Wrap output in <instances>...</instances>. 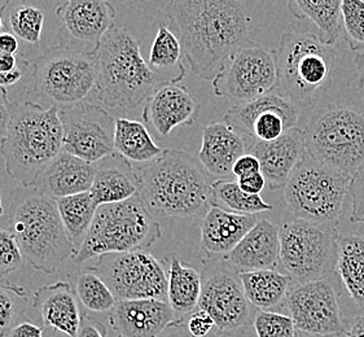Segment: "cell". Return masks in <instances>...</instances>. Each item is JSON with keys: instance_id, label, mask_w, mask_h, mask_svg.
Wrapping results in <instances>:
<instances>
[{"instance_id": "ab89813d", "label": "cell", "mask_w": 364, "mask_h": 337, "mask_svg": "<svg viewBox=\"0 0 364 337\" xmlns=\"http://www.w3.org/2000/svg\"><path fill=\"white\" fill-rule=\"evenodd\" d=\"M253 326L257 337H299L291 316L279 311L257 310Z\"/></svg>"}, {"instance_id": "7bdbcfd3", "label": "cell", "mask_w": 364, "mask_h": 337, "mask_svg": "<svg viewBox=\"0 0 364 337\" xmlns=\"http://www.w3.org/2000/svg\"><path fill=\"white\" fill-rule=\"evenodd\" d=\"M184 322L187 324L191 335L195 337L209 336L217 328L214 319L200 309L190 316H184Z\"/></svg>"}, {"instance_id": "f6af8a7d", "label": "cell", "mask_w": 364, "mask_h": 337, "mask_svg": "<svg viewBox=\"0 0 364 337\" xmlns=\"http://www.w3.org/2000/svg\"><path fill=\"white\" fill-rule=\"evenodd\" d=\"M107 328L102 322L83 314L80 319V328L74 337H107Z\"/></svg>"}, {"instance_id": "836d02e7", "label": "cell", "mask_w": 364, "mask_h": 337, "mask_svg": "<svg viewBox=\"0 0 364 337\" xmlns=\"http://www.w3.org/2000/svg\"><path fill=\"white\" fill-rule=\"evenodd\" d=\"M58 213L66 234L73 244L74 253L85 242L95 218L96 206L90 192L58 200ZM73 253V255H74Z\"/></svg>"}, {"instance_id": "b9f144b4", "label": "cell", "mask_w": 364, "mask_h": 337, "mask_svg": "<svg viewBox=\"0 0 364 337\" xmlns=\"http://www.w3.org/2000/svg\"><path fill=\"white\" fill-rule=\"evenodd\" d=\"M349 193L353 198L350 220L353 223L364 225V165L351 176Z\"/></svg>"}, {"instance_id": "f907efd6", "label": "cell", "mask_w": 364, "mask_h": 337, "mask_svg": "<svg viewBox=\"0 0 364 337\" xmlns=\"http://www.w3.org/2000/svg\"><path fill=\"white\" fill-rule=\"evenodd\" d=\"M18 50H20V43L14 34L8 31L0 33V55L17 56Z\"/></svg>"}, {"instance_id": "8fae6325", "label": "cell", "mask_w": 364, "mask_h": 337, "mask_svg": "<svg viewBox=\"0 0 364 337\" xmlns=\"http://www.w3.org/2000/svg\"><path fill=\"white\" fill-rule=\"evenodd\" d=\"M337 228L293 220L280 228V264L296 283L337 275Z\"/></svg>"}, {"instance_id": "44dd1931", "label": "cell", "mask_w": 364, "mask_h": 337, "mask_svg": "<svg viewBox=\"0 0 364 337\" xmlns=\"http://www.w3.org/2000/svg\"><path fill=\"white\" fill-rule=\"evenodd\" d=\"M176 319L166 301H118L109 311L117 337H159Z\"/></svg>"}, {"instance_id": "74e56055", "label": "cell", "mask_w": 364, "mask_h": 337, "mask_svg": "<svg viewBox=\"0 0 364 337\" xmlns=\"http://www.w3.org/2000/svg\"><path fill=\"white\" fill-rule=\"evenodd\" d=\"M343 31L350 50L364 52V1L362 0H343Z\"/></svg>"}, {"instance_id": "e0dca14e", "label": "cell", "mask_w": 364, "mask_h": 337, "mask_svg": "<svg viewBox=\"0 0 364 337\" xmlns=\"http://www.w3.org/2000/svg\"><path fill=\"white\" fill-rule=\"evenodd\" d=\"M299 110L277 90L248 103L235 104L227 110L223 122L252 141H274L297 126Z\"/></svg>"}, {"instance_id": "30bf717a", "label": "cell", "mask_w": 364, "mask_h": 337, "mask_svg": "<svg viewBox=\"0 0 364 337\" xmlns=\"http://www.w3.org/2000/svg\"><path fill=\"white\" fill-rule=\"evenodd\" d=\"M351 178L305 152L285 186V201L297 220L337 228Z\"/></svg>"}, {"instance_id": "8d00e7d4", "label": "cell", "mask_w": 364, "mask_h": 337, "mask_svg": "<svg viewBox=\"0 0 364 337\" xmlns=\"http://www.w3.org/2000/svg\"><path fill=\"white\" fill-rule=\"evenodd\" d=\"M73 288L77 299L90 311H110L117 304L109 287L96 274L92 267H86L74 274Z\"/></svg>"}, {"instance_id": "db71d44e", "label": "cell", "mask_w": 364, "mask_h": 337, "mask_svg": "<svg viewBox=\"0 0 364 337\" xmlns=\"http://www.w3.org/2000/svg\"><path fill=\"white\" fill-rule=\"evenodd\" d=\"M355 65H357L358 77H359V87L364 91V52L358 53L355 58Z\"/></svg>"}, {"instance_id": "816d5d0a", "label": "cell", "mask_w": 364, "mask_h": 337, "mask_svg": "<svg viewBox=\"0 0 364 337\" xmlns=\"http://www.w3.org/2000/svg\"><path fill=\"white\" fill-rule=\"evenodd\" d=\"M23 63H25V60H22L18 56L0 55V75L14 73Z\"/></svg>"}, {"instance_id": "ac0fdd59", "label": "cell", "mask_w": 364, "mask_h": 337, "mask_svg": "<svg viewBox=\"0 0 364 337\" xmlns=\"http://www.w3.org/2000/svg\"><path fill=\"white\" fill-rule=\"evenodd\" d=\"M200 110V104L186 86L165 82L148 97L143 119L160 138H166L176 127L193 125Z\"/></svg>"}, {"instance_id": "8992f818", "label": "cell", "mask_w": 364, "mask_h": 337, "mask_svg": "<svg viewBox=\"0 0 364 337\" xmlns=\"http://www.w3.org/2000/svg\"><path fill=\"white\" fill-rule=\"evenodd\" d=\"M277 58V91L296 107H313L331 87L337 53L318 36L284 33Z\"/></svg>"}, {"instance_id": "11a10c76", "label": "cell", "mask_w": 364, "mask_h": 337, "mask_svg": "<svg viewBox=\"0 0 364 337\" xmlns=\"http://www.w3.org/2000/svg\"><path fill=\"white\" fill-rule=\"evenodd\" d=\"M3 213H4V208H3V200H1V193H0V218L3 217Z\"/></svg>"}, {"instance_id": "680465c9", "label": "cell", "mask_w": 364, "mask_h": 337, "mask_svg": "<svg viewBox=\"0 0 364 337\" xmlns=\"http://www.w3.org/2000/svg\"><path fill=\"white\" fill-rule=\"evenodd\" d=\"M9 284V282H0V286H7Z\"/></svg>"}, {"instance_id": "7c38bea8", "label": "cell", "mask_w": 364, "mask_h": 337, "mask_svg": "<svg viewBox=\"0 0 364 337\" xmlns=\"http://www.w3.org/2000/svg\"><path fill=\"white\" fill-rule=\"evenodd\" d=\"M214 319L217 330L235 335L247 330L255 310L249 302L240 272L223 257H205L201 270V296L198 308Z\"/></svg>"}, {"instance_id": "cb8c5ba5", "label": "cell", "mask_w": 364, "mask_h": 337, "mask_svg": "<svg viewBox=\"0 0 364 337\" xmlns=\"http://www.w3.org/2000/svg\"><path fill=\"white\" fill-rule=\"evenodd\" d=\"M141 187L140 176L132 162L117 152L95 164V178L91 196L96 206L124 203L138 196Z\"/></svg>"}, {"instance_id": "9c48e42d", "label": "cell", "mask_w": 364, "mask_h": 337, "mask_svg": "<svg viewBox=\"0 0 364 337\" xmlns=\"http://www.w3.org/2000/svg\"><path fill=\"white\" fill-rule=\"evenodd\" d=\"M94 51L60 43L39 55L31 70L33 88L46 103L58 109L88 100L95 91Z\"/></svg>"}, {"instance_id": "9f6ffc18", "label": "cell", "mask_w": 364, "mask_h": 337, "mask_svg": "<svg viewBox=\"0 0 364 337\" xmlns=\"http://www.w3.org/2000/svg\"><path fill=\"white\" fill-rule=\"evenodd\" d=\"M0 337H8V331L0 330Z\"/></svg>"}, {"instance_id": "7402d4cb", "label": "cell", "mask_w": 364, "mask_h": 337, "mask_svg": "<svg viewBox=\"0 0 364 337\" xmlns=\"http://www.w3.org/2000/svg\"><path fill=\"white\" fill-rule=\"evenodd\" d=\"M223 260L239 272L277 270L280 262V228L269 220H258Z\"/></svg>"}, {"instance_id": "3957f363", "label": "cell", "mask_w": 364, "mask_h": 337, "mask_svg": "<svg viewBox=\"0 0 364 337\" xmlns=\"http://www.w3.org/2000/svg\"><path fill=\"white\" fill-rule=\"evenodd\" d=\"M63 151V125L58 107L25 102L12 104L7 134L0 146L8 174L25 188Z\"/></svg>"}, {"instance_id": "d4e9b609", "label": "cell", "mask_w": 364, "mask_h": 337, "mask_svg": "<svg viewBox=\"0 0 364 337\" xmlns=\"http://www.w3.org/2000/svg\"><path fill=\"white\" fill-rule=\"evenodd\" d=\"M78 302L72 284L60 280L38 289L33 297V308L38 310L46 327L74 337L82 319Z\"/></svg>"}, {"instance_id": "bcb514c9", "label": "cell", "mask_w": 364, "mask_h": 337, "mask_svg": "<svg viewBox=\"0 0 364 337\" xmlns=\"http://www.w3.org/2000/svg\"><path fill=\"white\" fill-rule=\"evenodd\" d=\"M159 337H195L192 336L190 333V331L187 328V324L184 322V318L181 319H175L174 322L171 324H168V328L164 331ZM206 337H235L232 335H228L222 331L215 330L211 332L209 336Z\"/></svg>"}, {"instance_id": "603a6c76", "label": "cell", "mask_w": 364, "mask_h": 337, "mask_svg": "<svg viewBox=\"0 0 364 337\" xmlns=\"http://www.w3.org/2000/svg\"><path fill=\"white\" fill-rule=\"evenodd\" d=\"M95 178V165L61 151L34 184V190L55 201L90 192Z\"/></svg>"}, {"instance_id": "484cf974", "label": "cell", "mask_w": 364, "mask_h": 337, "mask_svg": "<svg viewBox=\"0 0 364 337\" xmlns=\"http://www.w3.org/2000/svg\"><path fill=\"white\" fill-rule=\"evenodd\" d=\"M257 222L258 218L255 215L236 214L211 206L201 223V248L205 256H227Z\"/></svg>"}, {"instance_id": "4dcf8cb0", "label": "cell", "mask_w": 364, "mask_h": 337, "mask_svg": "<svg viewBox=\"0 0 364 337\" xmlns=\"http://www.w3.org/2000/svg\"><path fill=\"white\" fill-rule=\"evenodd\" d=\"M337 275L364 313V235L338 237Z\"/></svg>"}, {"instance_id": "f35d334b", "label": "cell", "mask_w": 364, "mask_h": 337, "mask_svg": "<svg viewBox=\"0 0 364 337\" xmlns=\"http://www.w3.org/2000/svg\"><path fill=\"white\" fill-rule=\"evenodd\" d=\"M26 292L20 286L9 283L0 286V330L9 331L23 319Z\"/></svg>"}, {"instance_id": "ffe728a7", "label": "cell", "mask_w": 364, "mask_h": 337, "mask_svg": "<svg viewBox=\"0 0 364 337\" xmlns=\"http://www.w3.org/2000/svg\"><path fill=\"white\" fill-rule=\"evenodd\" d=\"M305 152L304 130L299 126L289 129L274 141H252L247 144V154L258 159L261 171L272 191L285 188Z\"/></svg>"}, {"instance_id": "f1b7e54d", "label": "cell", "mask_w": 364, "mask_h": 337, "mask_svg": "<svg viewBox=\"0 0 364 337\" xmlns=\"http://www.w3.org/2000/svg\"><path fill=\"white\" fill-rule=\"evenodd\" d=\"M245 296L255 310L275 311L285 308L293 279L277 270L240 272Z\"/></svg>"}, {"instance_id": "d6986e66", "label": "cell", "mask_w": 364, "mask_h": 337, "mask_svg": "<svg viewBox=\"0 0 364 337\" xmlns=\"http://www.w3.org/2000/svg\"><path fill=\"white\" fill-rule=\"evenodd\" d=\"M56 15L69 37L92 44L94 51L110 30L116 28L117 11L109 1L69 0L58 6Z\"/></svg>"}, {"instance_id": "d590c367", "label": "cell", "mask_w": 364, "mask_h": 337, "mask_svg": "<svg viewBox=\"0 0 364 337\" xmlns=\"http://www.w3.org/2000/svg\"><path fill=\"white\" fill-rule=\"evenodd\" d=\"M211 206L223 209L226 212L255 215L258 213L272 210V205L266 203L261 196L248 195L241 190L237 181L217 179L211 188Z\"/></svg>"}, {"instance_id": "6f0895ef", "label": "cell", "mask_w": 364, "mask_h": 337, "mask_svg": "<svg viewBox=\"0 0 364 337\" xmlns=\"http://www.w3.org/2000/svg\"><path fill=\"white\" fill-rule=\"evenodd\" d=\"M4 29V23H3V18H1V16H0V33H3L1 30Z\"/></svg>"}, {"instance_id": "52a82bcc", "label": "cell", "mask_w": 364, "mask_h": 337, "mask_svg": "<svg viewBox=\"0 0 364 337\" xmlns=\"http://www.w3.org/2000/svg\"><path fill=\"white\" fill-rule=\"evenodd\" d=\"M161 235L160 223L138 195L124 203L97 206L87 236L72 258L83 264L112 253L146 250Z\"/></svg>"}, {"instance_id": "4fadbf2b", "label": "cell", "mask_w": 364, "mask_h": 337, "mask_svg": "<svg viewBox=\"0 0 364 337\" xmlns=\"http://www.w3.org/2000/svg\"><path fill=\"white\" fill-rule=\"evenodd\" d=\"M92 270L109 287L118 301L160 300L168 302L165 264L146 250H132L99 257Z\"/></svg>"}, {"instance_id": "681fc988", "label": "cell", "mask_w": 364, "mask_h": 337, "mask_svg": "<svg viewBox=\"0 0 364 337\" xmlns=\"http://www.w3.org/2000/svg\"><path fill=\"white\" fill-rule=\"evenodd\" d=\"M8 337H43V330L37 324L23 319L8 331Z\"/></svg>"}, {"instance_id": "9a60e30c", "label": "cell", "mask_w": 364, "mask_h": 337, "mask_svg": "<svg viewBox=\"0 0 364 337\" xmlns=\"http://www.w3.org/2000/svg\"><path fill=\"white\" fill-rule=\"evenodd\" d=\"M341 284L338 275L309 283L293 282L285 308L297 330L313 336L345 335L348 323L340 308Z\"/></svg>"}, {"instance_id": "4316f807", "label": "cell", "mask_w": 364, "mask_h": 337, "mask_svg": "<svg viewBox=\"0 0 364 337\" xmlns=\"http://www.w3.org/2000/svg\"><path fill=\"white\" fill-rule=\"evenodd\" d=\"M245 154V140L226 122H211L205 126L197 159L210 176L227 179L232 174L235 162Z\"/></svg>"}, {"instance_id": "e575fe53", "label": "cell", "mask_w": 364, "mask_h": 337, "mask_svg": "<svg viewBox=\"0 0 364 337\" xmlns=\"http://www.w3.org/2000/svg\"><path fill=\"white\" fill-rule=\"evenodd\" d=\"M4 28L17 39L38 44L43 34V11L25 1H7L0 8Z\"/></svg>"}, {"instance_id": "83f0119b", "label": "cell", "mask_w": 364, "mask_h": 337, "mask_svg": "<svg viewBox=\"0 0 364 337\" xmlns=\"http://www.w3.org/2000/svg\"><path fill=\"white\" fill-rule=\"evenodd\" d=\"M168 264V304L176 319L192 314L198 308L201 296V272L195 267L183 264L175 253L165 257Z\"/></svg>"}, {"instance_id": "7dc6e473", "label": "cell", "mask_w": 364, "mask_h": 337, "mask_svg": "<svg viewBox=\"0 0 364 337\" xmlns=\"http://www.w3.org/2000/svg\"><path fill=\"white\" fill-rule=\"evenodd\" d=\"M237 183L240 186L241 190L244 191L248 195H255L261 196V192L266 188V178L262 174V171L255 173L252 176H244L240 179H236Z\"/></svg>"}, {"instance_id": "6da1fadb", "label": "cell", "mask_w": 364, "mask_h": 337, "mask_svg": "<svg viewBox=\"0 0 364 337\" xmlns=\"http://www.w3.org/2000/svg\"><path fill=\"white\" fill-rule=\"evenodd\" d=\"M166 17L192 72L205 81H214L227 59L250 42L252 17L240 0H173Z\"/></svg>"}, {"instance_id": "5bb4252c", "label": "cell", "mask_w": 364, "mask_h": 337, "mask_svg": "<svg viewBox=\"0 0 364 337\" xmlns=\"http://www.w3.org/2000/svg\"><path fill=\"white\" fill-rule=\"evenodd\" d=\"M211 83L215 95L237 104L267 95L277 90V51L250 41L227 59Z\"/></svg>"}, {"instance_id": "277c9868", "label": "cell", "mask_w": 364, "mask_h": 337, "mask_svg": "<svg viewBox=\"0 0 364 337\" xmlns=\"http://www.w3.org/2000/svg\"><path fill=\"white\" fill-rule=\"evenodd\" d=\"M8 226L25 262L37 272L50 275L73 256L58 203L34 188L18 187L9 192Z\"/></svg>"}, {"instance_id": "f546056e", "label": "cell", "mask_w": 364, "mask_h": 337, "mask_svg": "<svg viewBox=\"0 0 364 337\" xmlns=\"http://www.w3.org/2000/svg\"><path fill=\"white\" fill-rule=\"evenodd\" d=\"M341 0H291L287 7L299 20H309L319 30L318 39L333 47L343 33Z\"/></svg>"}, {"instance_id": "7a4b0ae2", "label": "cell", "mask_w": 364, "mask_h": 337, "mask_svg": "<svg viewBox=\"0 0 364 337\" xmlns=\"http://www.w3.org/2000/svg\"><path fill=\"white\" fill-rule=\"evenodd\" d=\"M139 198L154 215L195 220L211 208L214 181L198 159L179 149H165L140 174Z\"/></svg>"}, {"instance_id": "ba28073f", "label": "cell", "mask_w": 364, "mask_h": 337, "mask_svg": "<svg viewBox=\"0 0 364 337\" xmlns=\"http://www.w3.org/2000/svg\"><path fill=\"white\" fill-rule=\"evenodd\" d=\"M304 144L315 161L351 178L364 165V112L340 104L323 107L304 129Z\"/></svg>"}, {"instance_id": "c3c4849f", "label": "cell", "mask_w": 364, "mask_h": 337, "mask_svg": "<svg viewBox=\"0 0 364 337\" xmlns=\"http://www.w3.org/2000/svg\"><path fill=\"white\" fill-rule=\"evenodd\" d=\"M12 104L8 100V92L6 88L0 87V146L7 134L8 124L11 119Z\"/></svg>"}, {"instance_id": "1f68e13d", "label": "cell", "mask_w": 364, "mask_h": 337, "mask_svg": "<svg viewBox=\"0 0 364 337\" xmlns=\"http://www.w3.org/2000/svg\"><path fill=\"white\" fill-rule=\"evenodd\" d=\"M165 149L156 144L146 126L135 119L117 118L114 152L130 162L149 164L159 159Z\"/></svg>"}, {"instance_id": "f5cc1de1", "label": "cell", "mask_w": 364, "mask_h": 337, "mask_svg": "<svg viewBox=\"0 0 364 337\" xmlns=\"http://www.w3.org/2000/svg\"><path fill=\"white\" fill-rule=\"evenodd\" d=\"M343 337H364V313L355 316L350 324Z\"/></svg>"}, {"instance_id": "d6a6232c", "label": "cell", "mask_w": 364, "mask_h": 337, "mask_svg": "<svg viewBox=\"0 0 364 337\" xmlns=\"http://www.w3.org/2000/svg\"><path fill=\"white\" fill-rule=\"evenodd\" d=\"M182 44L166 23H159L157 34L149 52L148 65L164 82L181 83L186 77Z\"/></svg>"}, {"instance_id": "2e32d148", "label": "cell", "mask_w": 364, "mask_h": 337, "mask_svg": "<svg viewBox=\"0 0 364 337\" xmlns=\"http://www.w3.org/2000/svg\"><path fill=\"white\" fill-rule=\"evenodd\" d=\"M63 151L94 164L114 152L116 119L90 100L58 109Z\"/></svg>"}, {"instance_id": "60d3db41", "label": "cell", "mask_w": 364, "mask_h": 337, "mask_svg": "<svg viewBox=\"0 0 364 337\" xmlns=\"http://www.w3.org/2000/svg\"><path fill=\"white\" fill-rule=\"evenodd\" d=\"M23 256L15 236L8 228L0 226V282L14 272L21 270L23 266Z\"/></svg>"}, {"instance_id": "ee69618b", "label": "cell", "mask_w": 364, "mask_h": 337, "mask_svg": "<svg viewBox=\"0 0 364 337\" xmlns=\"http://www.w3.org/2000/svg\"><path fill=\"white\" fill-rule=\"evenodd\" d=\"M261 171V164L258 159L253 154H245L241 156L237 161L235 162L232 168V176L236 179H240L244 176H252Z\"/></svg>"}, {"instance_id": "5b68a950", "label": "cell", "mask_w": 364, "mask_h": 337, "mask_svg": "<svg viewBox=\"0 0 364 337\" xmlns=\"http://www.w3.org/2000/svg\"><path fill=\"white\" fill-rule=\"evenodd\" d=\"M96 100L109 108L134 109L165 82L143 59L138 39L124 28L110 30L96 48Z\"/></svg>"}]
</instances>
